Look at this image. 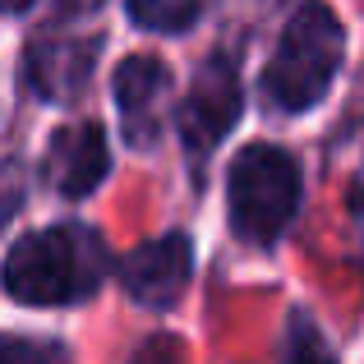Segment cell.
<instances>
[{
  "mask_svg": "<svg viewBox=\"0 0 364 364\" xmlns=\"http://www.w3.org/2000/svg\"><path fill=\"white\" fill-rule=\"evenodd\" d=\"M107 277V240L83 222L28 231L5 254L0 286L18 304H83Z\"/></svg>",
  "mask_w": 364,
  "mask_h": 364,
  "instance_id": "6da1fadb",
  "label": "cell"
},
{
  "mask_svg": "<svg viewBox=\"0 0 364 364\" xmlns=\"http://www.w3.org/2000/svg\"><path fill=\"white\" fill-rule=\"evenodd\" d=\"M346 55L341 18L328 5H300L277 37L272 60L263 65V102L282 116H300L332 88Z\"/></svg>",
  "mask_w": 364,
  "mask_h": 364,
  "instance_id": "7a4b0ae2",
  "label": "cell"
},
{
  "mask_svg": "<svg viewBox=\"0 0 364 364\" xmlns=\"http://www.w3.org/2000/svg\"><path fill=\"white\" fill-rule=\"evenodd\" d=\"M226 208L235 235L249 245H272L300 208V161L277 143H249L226 171Z\"/></svg>",
  "mask_w": 364,
  "mask_h": 364,
  "instance_id": "3957f363",
  "label": "cell"
},
{
  "mask_svg": "<svg viewBox=\"0 0 364 364\" xmlns=\"http://www.w3.org/2000/svg\"><path fill=\"white\" fill-rule=\"evenodd\" d=\"M245 111V92H240V74H235V60L231 55H213L203 60V70L194 74L185 102H180V116H176V129L185 139V148L194 152H208L213 143H222L226 134L235 129Z\"/></svg>",
  "mask_w": 364,
  "mask_h": 364,
  "instance_id": "277c9868",
  "label": "cell"
},
{
  "mask_svg": "<svg viewBox=\"0 0 364 364\" xmlns=\"http://www.w3.org/2000/svg\"><path fill=\"white\" fill-rule=\"evenodd\" d=\"M97 51H102V33H55L51 28V33H37L28 42L23 74L33 83V92L46 102L79 97L92 65H97Z\"/></svg>",
  "mask_w": 364,
  "mask_h": 364,
  "instance_id": "5b68a950",
  "label": "cell"
},
{
  "mask_svg": "<svg viewBox=\"0 0 364 364\" xmlns=\"http://www.w3.org/2000/svg\"><path fill=\"white\" fill-rule=\"evenodd\" d=\"M189 272H194V245H189V235L171 231L139 245L124 258L120 286L129 291V300L148 304V309H171L180 300V291L189 286Z\"/></svg>",
  "mask_w": 364,
  "mask_h": 364,
  "instance_id": "8992f818",
  "label": "cell"
},
{
  "mask_svg": "<svg viewBox=\"0 0 364 364\" xmlns=\"http://www.w3.org/2000/svg\"><path fill=\"white\" fill-rule=\"evenodd\" d=\"M107 171H111V148H107V134H102L97 120H79V124H65V129L51 134L46 180H51L55 194L88 198L107 180Z\"/></svg>",
  "mask_w": 364,
  "mask_h": 364,
  "instance_id": "52a82bcc",
  "label": "cell"
},
{
  "mask_svg": "<svg viewBox=\"0 0 364 364\" xmlns=\"http://www.w3.org/2000/svg\"><path fill=\"white\" fill-rule=\"evenodd\" d=\"M111 88H116L124 139H129L134 148H139V143L148 148V143L157 139V116H161L157 107H161V97H166V88H171L166 65H161L157 55H129V60L116 65Z\"/></svg>",
  "mask_w": 364,
  "mask_h": 364,
  "instance_id": "ba28073f",
  "label": "cell"
},
{
  "mask_svg": "<svg viewBox=\"0 0 364 364\" xmlns=\"http://www.w3.org/2000/svg\"><path fill=\"white\" fill-rule=\"evenodd\" d=\"M124 14H129V23L152 28V33H180L203 18V5H194V0H134Z\"/></svg>",
  "mask_w": 364,
  "mask_h": 364,
  "instance_id": "9c48e42d",
  "label": "cell"
},
{
  "mask_svg": "<svg viewBox=\"0 0 364 364\" xmlns=\"http://www.w3.org/2000/svg\"><path fill=\"white\" fill-rule=\"evenodd\" d=\"M282 364H341L337 350L328 346L323 328L309 318L304 309L291 314V332H286V350H282Z\"/></svg>",
  "mask_w": 364,
  "mask_h": 364,
  "instance_id": "30bf717a",
  "label": "cell"
},
{
  "mask_svg": "<svg viewBox=\"0 0 364 364\" xmlns=\"http://www.w3.org/2000/svg\"><path fill=\"white\" fill-rule=\"evenodd\" d=\"M0 364H51V350L37 346V341H23V337L0 332Z\"/></svg>",
  "mask_w": 364,
  "mask_h": 364,
  "instance_id": "8fae6325",
  "label": "cell"
},
{
  "mask_svg": "<svg viewBox=\"0 0 364 364\" xmlns=\"http://www.w3.org/2000/svg\"><path fill=\"white\" fill-rule=\"evenodd\" d=\"M129 364H185V350H180L176 337H166V332H157V337H148L139 346V355Z\"/></svg>",
  "mask_w": 364,
  "mask_h": 364,
  "instance_id": "7c38bea8",
  "label": "cell"
}]
</instances>
